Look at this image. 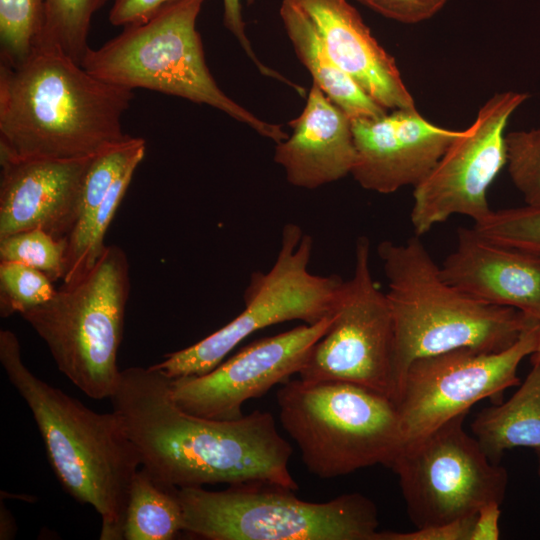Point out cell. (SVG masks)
<instances>
[{
	"instance_id": "1",
	"label": "cell",
	"mask_w": 540,
	"mask_h": 540,
	"mask_svg": "<svg viewBox=\"0 0 540 540\" xmlns=\"http://www.w3.org/2000/svg\"><path fill=\"white\" fill-rule=\"evenodd\" d=\"M134 444L141 467L176 487L266 481L293 490L292 447L269 412L233 420L192 415L170 394V378L154 367L120 371L109 398Z\"/></svg>"
},
{
	"instance_id": "2",
	"label": "cell",
	"mask_w": 540,
	"mask_h": 540,
	"mask_svg": "<svg viewBox=\"0 0 540 540\" xmlns=\"http://www.w3.org/2000/svg\"><path fill=\"white\" fill-rule=\"evenodd\" d=\"M133 97L55 47L41 45L16 66L0 62V156H95L128 136L122 116Z\"/></svg>"
},
{
	"instance_id": "3",
	"label": "cell",
	"mask_w": 540,
	"mask_h": 540,
	"mask_svg": "<svg viewBox=\"0 0 540 540\" xmlns=\"http://www.w3.org/2000/svg\"><path fill=\"white\" fill-rule=\"evenodd\" d=\"M0 362L32 412L62 487L98 513L100 539H124L129 490L141 460L119 415L95 412L37 377L7 329L0 331Z\"/></svg>"
},
{
	"instance_id": "4",
	"label": "cell",
	"mask_w": 540,
	"mask_h": 540,
	"mask_svg": "<svg viewBox=\"0 0 540 540\" xmlns=\"http://www.w3.org/2000/svg\"><path fill=\"white\" fill-rule=\"evenodd\" d=\"M418 237L405 243L385 240L377 247L393 319L396 396L414 360L457 348L500 352L540 324L517 309L478 301L448 284Z\"/></svg>"
},
{
	"instance_id": "5",
	"label": "cell",
	"mask_w": 540,
	"mask_h": 540,
	"mask_svg": "<svg viewBox=\"0 0 540 540\" xmlns=\"http://www.w3.org/2000/svg\"><path fill=\"white\" fill-rule=\"evenodd\" d=\"M205 0H174L148 21L129 25L96 49L88 48L81 65L116 86L148 89L206 104L279 143L288 138L239 105L218 86L206 64L196 28Z\"/></svg>"
},
{
	"instance_id": "6",
	"label": "cell",
	"mask_w": 540,
	"mask_h": 540,
	"mask_svg": "<svg viewBox=\"0 0 540 540\" xmlns=\"http://www.w3.org/2000/svg\"><path fill=\"white\" fill-rule=\"evenodd\" d=\"M294 491L266 481L179 488L183 531L209 540H378V510L368 497L309 502Z\"/></svg>"
},
{
	"instance_id": "7",
	"label": "cell",
	"mask_w": 540,
	"mask_h": 540,
	"mask_svg": "<svg viewBox=\"0 0 540 540\" xmlns=\"http://www.w3.org/2000/svg\"><path fill=\"white\" fill-rule=\"evenodd\" d=\"M129 293L127 255L117 245H106L87 272L21 314L46 343L59 371L92 399L110 398L117 385Z\"/></svg>"
},
{
	"instance_id": "8",
	"label": "cell",
	"mask_w": 540,
	"mask_h": 540,
	"mask_svg": "<svg viewBox=\"0 0 540 540\" xmlns=\"http://www.w3.org/2000/svg\"><path fill=\"white\" fill-rule=\"evenodd\" d=\"M276 399L283 428L319 478L377 464L390 467L404 444L396 404L368 388L290 379Z\"/></svg>"
},
{
	"instance_id": "9",
	"label": "cell",
	"mask_w": 540,
	"mask_h": 540,
	"mask_svg": "<svg viewBox=\"0 0 540 540\" xmlns=\"http://www.w3.org/2000/svg\"><path fill=\"white\" fill-rule=\"evenodd\" d=\"M312 251L311 236L299 225L287 223L271 268L252 274L242 312L195 344L166 354L153 366L170 379L203 375L258 330L293 320L314 324L330 315L343 280L310 272Z\"/></svg>"
},
{
	"instance_id": "10",
	"label": "cell",
	"mask_w": 540,
	"mask_h": 540,
	"mask_svg": "<svg viewBox=\"0 0 540 540\" xmlns=\"http://www.w3.org/2000/svg\"><path fill=\"white\" fill-rule=\"evenodd\" d=\"M468 412L403 444L391 468L399 479L407 513L417 528L476 515L502 503L508 474L489 460L463 423Z\"/></svg>"
},
{
	"instance_id": "11",
	"label": "cell",
	"mask_w": 540,
	"mask_h": 540,
	"mask_svg": "<svg viewBox=\"0 0 540 540\" xmlns=\"http://www.w3.org/2000/svg\"><path fill=\"white\" fill-rule=\"evenodd\" d=\"M394 328L386 293L370 269V242L358 237L353 276L343 281L332 321L300 369L307 382H345L395 400Z\"/></svg>"
},
{
	"instance_id": "12",
	"label": "cell",
	"mask_w": 540,
	"mask_h": 540,
	"mask_svg": "<svg viewBox=\"0 0 540 540\" xmlns=\"http://www.w3.org/2000/svg\"><path fill=\"white\" fill-rule=\"evenodd\" d=\"M539 333L540 324L500 352L457 348L414 360L394 401L404 444L469 412L485 398L501 403L503 392L520 384L517 368L536 350Z\"/></svg>"
},
{
	"instance_id": "13",
	"label": "cell",
	"mask_w": 540,
	"mask_h": 540,
	"mask_svg": "<svg viewBox=\"0 0 540 540\" xmlns=\"http://www.w3.org/2000/svg\"><path fill=\"white\" fill-rule=\"evenodd\" d=\"M526 92L494 94L475 120L445 151L413 192L411 223L416 236L429 232L452 215L475 223L491 213L487 193L507 164L506 128L514 112L529 99Z\"/></svg>"
},
{
	"instance_id": "14",
	"label": "cell",
	"mask_w": 540,
	"mask_h": 540,
	"mask_svg": "<svg viewBox=\"0 0 540 540\" xmlns=\"http://www.w3.org/2000/svg\"><path fill=\"white\" fill-rule=\"evenodd\" d=\"M332 317L333 312L314 324L258 339L206 374L170 379L172 399L192 415L217 420L242 417L246 401L299 373Z\"/></svg>"
},
{
	"instance_id": "15",
	"label": "cell",
	"mask_w": 540,
	"mask_h": 540,
	"mask_svg": "<svg viewBox=\"0 0 540 540\" xmlns=\"http://www.w3.org/2000/svg\"><path fill=\"white\" fill-rule=\"evenodd\" d=\"M351 121L356 150L351 175L380 194L420 184L461 133L428 121L416 108Z\"/></svg>"
},
{
	"instance_id": "16",
	"label": "cell",
	"mask_w": 540,
	"mask_h": 540,
	"mask_svg": "<svg viewBox=\"0 0 540 540\" xmlns=\"http://www.w3.org/2000/svg\"><path fill=\"white\" fill-rule=\"evenodd\" d=\"M92 158L0 156V238L39 228L67 239L79 218L82 184Z\"/></svg>"
},
{
	"instance_id": "17",
	"label": "cell",
	"mask_w": 540,
	"mask_h": 540,
	"mask_svg": "<svg viewBox=\"0 0 540 540\" xmlns=\"http://www.w3.org/2000/svg\"><path fill=\"white\" fill-rule=\"evenodd\" d=\"M311 24L331 60L385 109L416 108L395 59L348 0H282Z\"/></svg>"
},
{
	"instance_id": "18",
	"label": "cell",
	"mask_w": 540,
	"mask_h": 540,
	"mask_svg": "<svg viewBox=\"0 0 540 540\" xmlns=\"http://www.w3.org/2000/svg\"><path fill=\"white\" fill-rule=\"evenodd\" d=\"M442 278L468 296L517 309L540 322V255L493 242L474 227L459 228Z\"/></svg>"
},
{
	"instance_id": "19",
	"label": "cell",
	"mask_w": 540,
	"mask_h": 540,
	"mask_svg": "<svg viewBox=\"0 0 540 540\" xmlns=\"http://www.w3.org/2000/svg\"><path fill=\"white\" fill-rule=\"evenodd\" d=\"M292 134L277 143L274 161L287 181L315 189L351 174L356 157L351 118L313 83Z\"/></svg>"
},
{
	"instance_id": "20",
	"label": "cell",
	"mask_w": 540,
	"mask_h": 540,
	"mask_svg": "<svg viewBox=\"0 0 540 540\" xmlns=\"http://www.w3.org/2000/svg\"><path fill=\"white\" fill-rule=\"evenodd\" d=\"M284 29L300 60L325 95L351 119L377 118L387 109L377 103L329 57L306 17L282 1L279 9Z\"/></svg>"
},
{
	"instance_id": "21",
	"label": "cell",
	"mask_w": 540,
	"mask_h": 540,
	"mask_svg": "<svg viewBox=\"0 0 540 540\" xmlns=\"http://www.w3.org/2000/svg\"><path fill=\"white\" fill-rule=\"evenodd\" d=\"M519 389L506 402L481 410L471 430L490 461L516 447L540 448V359Z\"/></svg>"
},
{
	"instance_id": "22",
	"label": "cell",
	"mask_w": 540,
	"mask_h": 540,
	"mask_svg": "<svg viewBox=\"0 0 540 540\" xmlns=\"http://www.w3.org/2000/svg\"><path fill=\"white\" fill-rule=\"evenodd\" d=\"M178 490L140 467L129 490L124 539L171 540L183 531L184 516Z\"/></svg>"
},
{
	"instance_id": "23",
	"label": "cell",
	"mask_w": 540,
	"mask_h": 540,
	"mask_svg": "<svg viewBox=\"0 0 540 540\" xmlns=\"http://www.w3.org/2000/svg\"><path fill=\"white\" fill-rule=\"evenodd\" d=\"M107 0H44L40 45L60 49L81 64L92 18Z\"/></svg>"
},
{
	"instance_id": "24",
	"label": "cell",
	"mask_w": 540,
	"mask_h": 540,
	"mask_svg": "<svg viewBox=\"0 0 540 540\" xmlns=\"http://www.w3.org/2000/svg\"><path fill=\"white\" fill-rule=\"evenodd\" d=\"M44 0H0V62L22 63L41 44Z\"/></svg>"
},
{
	"instance_id": "25",
	"label": "cell",
	"mask_w": 540,
	"mask_h": 540,
	"mask_svg": "<svg viewBox=\"0 0 540 540\" xmlns=\"http://www.w3.org/2000/svg\"><path fill=\"white\" fill-rule=\"evenodd\" d=\"M66 239L36 228L0 238V261L15 262L44 272L51 280L63 279Z\"/></svg>"
},
{
	"instance_id": "26",
	"label": "cell",
	"mask_w": 540,
	"mask_h": 540,
	"mask_svg": "<svg viewBox=\"0 0 540 540\" xmlns=\"http://www.w3.org/2000/svg\"><path fill=\"white\" fill-rule=\"evenodd\" d=\"M44 272L15 262L0 261V315L23 314L49 301L56 288Z\"/></svg>"
},
{
	"instance_id": "27",
	"label": "cell",
	"mask_w": 540,
	"mask_h": 540,
	"mask_svg": "<svg viewBox=\"0 0 540 540\" xmlns=\"http://www.w3.org/2000/svg\"><path fill=\"white\" fill-rule=\"evenodd\" d=\"M474 228L493 242L540 255V206L491 211Z\"/></svg>"
},
{
	"instance_id": "28",
	"label": "cell",
	"mask_w": 540,
	"mask_h": 540,
	"mask_svg": "<svg viewBox=\"0 0 540 540\" xmlns=\"http://www.w3.org/2000/svg\"><path fill=\"white\" fill-rule=\"evenodd\" d=\"M510 178L528 206H540V129L506 133Z\"/></svg>"
},
{
	"instance_id": "29",
	"label": "cell",
	"mask_w": 540,
	"mask_h": 540,
	"mask_svg": "<svg viewBox=\"0 0 540 540\" xmlns=\"http://www.w3.org/2000/svg\"><path fill=\"white\" fill-rule=\"evenodd\" d=\"M376 13L404 24H415L436 15L448 0H357Z\"/></svg>"
},
{
	"instance_id": "30",
	"label": "cell",
	"mask_w": 540,
	"mask_h": 540,
	"mask_svg": "<svg viewBox=\"0 0 540 540\" xmlns=\"http://www.w3.org/2000/svg\"><path fill=\"white\" fill-rule=\"evenodd\" d=\"M476 515L417 528L411 532H379L378 540H469Z\"/></svg>"
},
{
	"instance_id": "31",
	"label": "cell",
	"mask_w": 540,
	"mask_h": 540,
	"mask_svg": "<svg viewBox=\"0 0 540 540\" xmlns=\"http://www.w3.org/2000/svg\"><path fill=\"white\" fill-rule=\"evenodd\" d=\"M174 0H114L109 21L114 26L141 24Z\"/></svg>"
},
{
	"instance_id": "32",
	"label": "cell",
	"mask_w": 540,
	"mask_h": 540,
	"mask_svg": "<svg viewBox=\"0 0 540 540\" xmlns=\"http://www.w3.org/2000/svg\"><path fill=\"white\" fill-rule=\"evenodd\" d=\"M247 1L252 2L253 0ZM241 2L242 0H223L224 25L235 36L243 50L246 52L247 56L263 75L280 80L282 78V74L263 64L253 50L245 32V24L241 13Z\"/></svg>"
},
{
	"instance_id": "33",
	"label": "cell",
	"mask_w": 540,
	"mask_h": 540,
	"mask_svg": "<svg viewBox=\"0 0 540 540\" xmlns=\"http://www.w3.org/2000/svg\"><path fill=\"white\" fill-rule=\"evenodd\" d=\"M500 504L489 502L480 507L476 514L469 540H497L500 536Z\"/></svg>"
},
{
	"instance_id": "34",
	"label": "cell",
	"mask_w": 540,
	"mask_h": 540,
	"mask_svg": "<svg viewBox=\"0 0 540 540\" xmlns=\"http://www.w3.org/2000/svg\"><path fill=\"white\" fill-rule=\"evenodd\" d=\"M537 359H540V333H539L537 348L534 351V353L531 354V361H534Z\"/></svg>"
},
{
	"instance_id": "35",
	"label": "cell",
	"mask_w": 540,
	"mask_h": 540,
	"mask_svg": "<svg viewBox=\"0 0 540 540\" xmlns=\"http://www.w3.org/2000/svg\"><path fill=\"white\" fill-rule=\"evenodd\" d=\"M534 450H535V453H536L537 458H538V473H539V476H540V448H536Z\"/></svg>"
}]
</instances>
